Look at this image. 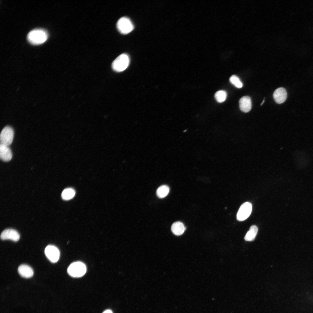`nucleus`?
I'll use <instances>...</instances> for the list:
<instances>
[{"instance_id":"1","label":"nucleus","mask_w":313,"mask_h":313,"mask_svg":"<svg viewBox=\"0 0 313 313\" xmlns=\"http://www.w3.org/2000/svg\"><path fill=\"white\" fill-rule=\"evenodd\" d=\"M48 37V34L46 30L42 29H36L29 32L27 39L31 44L38 45L44 43Z\"/></svg>"},{"instance_id":"2","label":"nucleus","mask_w":313,"mask_h":313,"mask_svg":"<svg viewBox=\"0 0 313 313\" xmlns=\"http://www.w3.org/2000/svg\"><path fill=\"white\" fill-rule=\"evenodd\" d=\"M130 58L125 54H122L117 57L112 62V69L117 72H121L125 70L130 63Z\"/></svg>"},{"instance_id":"3","label":"nucleus","mask_w":313,"mask_h":313,"mask_svg":"<svg viewBox=\"0 0 313 313\" xmlns=\"http://www.w3.org/2000/svg\"><path fill=\"white\" fill-rule=\"evenodd\" d=\"M86 271L85 265L80 262H76L71 264L68 267L67 271L71 276L79 277L83 276Z\"/></svg>"},{"instance_id":"4","label":"nucleus","mask_w":313,"mask_h":313,"mask_svg":"<svg viewBox=\"0 0 313 313\" xmlns=\"http://www.w3.org/2000/svg\"><path fill=\"white\" fill-rule=\"evenodd\" d=\"M118 30L123 34H127L131 32L134 26L131 20L128 18L123 17L120 18L117 23Z\"/></svg>"},{"instance_id":"5","label":"nucleus","mask_w":313,"mask_h":313,"mask_svg":"<svg viewBox=\"0 0 313 313\" xmlns=\"http://www.w3.org/2000/svg\"><path fill=\"white\" fill-rule=\"evenodd\" d=\"M13 129L10 126H6L2 130L0 136L1 143L8 146L12 143L14 137Z\"/></svg>"},{"instance_id":"6","label":"nucleus","mask_w":313,"mask_h":313,"mask_svg":"<svg viewBox=\"0 0 313 313\" xmlns=\"http://www.w3.org/2000/svg\"><path fill=\"white\" fill-rule=\"evenodd\" d=\"M252 208V205L249 202H245L242 204L237 214V219L239 221H242L246 219L250 215Z\"/></svg>"},{"instance_id":"7","label":"nucleus","mask_w":313,"mask_h":313,"mask_svg":"<svg viewBox=\"0 0 313 313\" xmlns=\"http://www.w3.org/2000/svg\"><path fill=\"white\" fill-rule=\"evenodd\" d=\"M45 254L48 259L52 263L58 261L60 256V252L55 246L51 245L47 246L45 250Z\"/></svg>"},{"instance_id":"8","label":"nucleus","mask_w":313,"mask_h":313,"mask_svg":"<svg viewBox=\"0 0 313 313\" xmlns=\"http://www.w3.org/2000/svg\"><path fill=\"white\" fill-rule=\"evenodd\" d=\"M2 240H10L14 241H17L19 239L20 236L19 233L15 230L12 229H8L3 230L0 235Z\"/></svg>"},{"instance_id":"9","label":"nucleus","mask_w":313,"mask_h":313,"mask_svg":"<svg viewBox=\"0 0 313 313\" xmlns=\"http://www.w3.org/2000/svg\"><path fill=\"white\" fill-rule=\"evenodd\" d=\"M287 94L286 90L284 88L280 87L277 88L274 91L273 98L275 102L278 104L283 103L286 100Z\"/></svg>"},{"instance_id":"10","label":"nucleus","mask_w":313,"mask_h":313,"mask_svg":"<svg viewBox=\"0 0 313 313\" xmlns=\"http://www.w3.org/2000/svg\"><path fill=\"white\" fill-rule=\"evenodd\" d=\"M12 154L11 151L8 146L0 143V157L3 161L7 162L10 161L12 158Z\"/></svg>"},{"instance_id":"11","label":"nucleus","mask_w":313,"mask_h":313,"mask_svg":"<svg viewBox=\"0 0 313 313\" xmlns=\"http://www.w3.org/2000/svg\"><path fill=\"white\" fill-rule=\"evenodd\" d=\"M239 104L240 109L243 112H248L251 109L252 102L249 96H245L241 97L239 100Z\"/></svg>"},{"instance_id":"12","label":"nucleus","mask_w":313,"mask_h":313,"mask_svg":"<svg viewBox=\"0 0 313 313\" xmlns=\"http://www.w3.org/2000/svg\"><path fill=\"white\" fill-rule=\"evenodd\" d=\"M18 272L22 277L26 278L32 277L34 274L32 268L28 265L23 264L18 267Z\"/></svg>"},{"instance_id":"13","label":"nucleus","mask_w":313,"mask_h":313,"mask_svg":"<svg viewBox=\"0 0 313 313\" xmlns=\"http://www.w3.org/2000/svg\"><path fill=\"white\" fill-rule=\"evenodd\" d=\"M171 230L172 233L175 235L179 236L184 232L186 228L183 223L179 221L174 223L171 226Z\"/></svg>"},{"instance_id":"14","label":"nucleus","mask_w":313,"mask_h":313,"mask_svg":"<svg viewBox=\"0 0 313 313\" xmlns=\"http://www.w3.org/2000/svg\"><path fill=\"white\" fill-rule=\"evenodd\" d=\"M258 230L257 227L255 225L251 226L249 230L247 233L244 237L247 241H252L254 240Z\"/></svg>"},{"instance_id":"15","label":"nucleus","mask_w":313,"mask_h":313,"mask_svg":"<svg viewBox=\"0 0 313 313\" xmlns=\"http://www.w3.org/2000/svg\"><path fill=\"white\" fill-rule=\"evenodd\" d=\"M75 190L71 188H68L65 189L62 192L61 196L62 198L65 200H69L72 198L75 195Z\"/></svg>"},{"instance_id":"16","label":"nucleus","mask_w":313,"mask_h":313,"mask_svg":"<svg viewBox=\"0 0 313 313\" xmlns=\"http://www.w3.org/2000/svg\"><path fill=\"white\" fill-rule=\"evenodd\" d=\"M170 189L166 185H162L159 187L157 190L156 194L159 198H162L165 197L168 194Z\"/></svg>"},{"instance_id":"17","label":"nucleus","mask_w":313,"mask_h":313,"mask_svg":"<svg viewBox=\"0 0 313 313\" xmlns=\"http://www.w3.org/2000/svg\"><path fill=\"white\" fill-rule=\"evenodd\" d=\"M227 96L226 92L223 90H220L217 91L214 94V97L216 100L219 103L224 102Z\"/></svg>"},{"instance_id":"18","label":"nucleus","mask_w":313,"mask_h":313,"mask_svg":"<svg viewBox=\"0 0 313 313\" xmlns=\"http://www.w3.org/2000/svg\"><path fill=\"white\" fill-rule=\"evenodd\" d=\"M230 82L236 87L241 88L243 86L242 83L239 78L235 75H232L230 78Z\"/></svg>"},{"instance_id":"19","label":"nucleus","mask_w":313,"mask_h":313,"mask_svg":"<svg viewBox=\"0 0 313 313\" xmlns=\"http://www.w3.org/2000/svg\"><path fill=\"white\" fill-rule=\"evenodd\" d=\"M102 313H113L112 311L110 310H107L104 311Z\"/></svg>"},{"instance_id":"20","label":"nucleus","mask_w":313,"mask_h":313,"mask_svg":"<svg viewBox=\"0 0 313 313\" xmlns=\"http://www.w3.org/2000/svg\"><path fill=\"white\" fill-rule=\"evenodd\" d=\"M264 101H265V100H263V101H262V103H261V105H262V104H263V103H264Z\"/></svg>"}]
</instances>
